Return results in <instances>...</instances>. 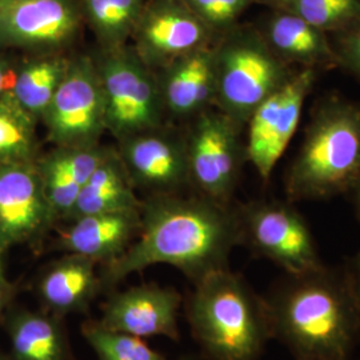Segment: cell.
<instances>
[{
	"instance_id": "obj_1",
	"label": "cell",
	"mask_w": 360,
	"mask_h": 360,
	"mask_svg": "<svg viewBox=\"0 0 360 360\" xmlns=\"http://www.w3.org/2000/svg\"><path fill=\"white\" fill-rule=\"evenodd\" d=\"M242 245L238 208L198 193H156L141 207V229L129 248L99 272L102 292H111L134 272L155 264L181 271L193 283L230 269L232 250Z\"/></svg>"
},
{
	"instance_id": "obj_2",
	"label": "cell",
	"mask_w": 360,
	"mask_h": 360,
	"mask_svg": "<svg viewBox=\"0 0 360 360\" xmlns=\"http://www.w3.org/2000/svg\"><path fill=\"white\" fill-rule=\"evenodd\" d=\"M272 339L296 360H346L360 339V304L346 270L285 274L264 296Z\"/></svg>"
},
{
	"instance_id": "obj_3",
	"label": "cell",
	"mask_w": 360,
	"mask_h": 360,
	"mask_svg": "<svg viewBox=\"0 0 360 360\" xmlns=\"http://www.w3.org/2000/svg\"><path fill=\"white\" fill-rule=\"evenodd\" d=\"M360 178V104L328 95L312 107L303 141L284 174L287 200L351 193Z\"/></svg>"
},
{
	"instance_id": "obj_4",
	"label": "cell",
	"mask_w": 360,
	"mask_h": 360,
	"mask_svg": "<svg viewBox=\"0 0 360 360\" xmlns=\"http://www.w3.org/2000/svg\"><path fill=\"white\" fill-rule=\"evenodd\" d=\"M186 314L210 360H257L272 339L264 296L230 269L193 283Z\"/></svg>"
},
{
	"instance_id": "obj_5",
	"label": "cell",
	"mask_w": 360,
	"mask_h": 360,
	"mask_svg": "<svg viewBox=\"0 0 360 360\" xmlns=\"http://www.w3.org/2000/svg\"><path fill=\"white\" fill-rule=\"evenodd\" d=\"M214 51V107L243 131L257 107L297 71L275 55L257 27H232L219 35Z\"/></svg>"
},
{
	"instance_id": "obj_6",
	"label": "cell",
	"mask_w": 360,
	"mask_h": 360,
	"mask_svg": "<svg viewBox=\"0 0 360 360\" xmlns=\"http://www.w3.org/2000/svg\"><path fill=\"white\" fill-rule=\"evenodd\" d=\"M92 59L103 91L107 131L123 141L160 129L166 110L158 77L134 49H99Z\"/></svg>"
},
{
	"instance_id": "obj_7",
	"label": "cell",
	"mask_w": 360,
	"mask_h": 360,
	"mask_svg": "<svg viewBox=\"0 0 360 360\" xmlns=\"http://www.w3.org/2000/svg\"><path fill=\"white\" fill-rule=\"evenodd\" d=\"M294 205L290 200H257L238 208L242 245L285 274L324 266L309 223Z\"/></svg>"
},
{
	"instance_id": "obj_8",
	"label": "cell",
	"mask_w": 360,
	"mask_h": 360,
	"mask_svg": "<svg viewBox=\"0 0 360 360\" xmlns=\"http://www.w3.org/2000/svg\"><path fill=\"white\" fill-rule=\"evenodd\" d=\"M186 132L190 184L198 193L231 205L242 163L245 160L243 129L211 107L190 120Z\"/></svg>"
},
{
	"instance_id": "obj_9",
	"label": "cell",
	"mask_w": 360,
	"mask_h": 360,
	"mask_svg": "<svg viewBox=\"0 0 360 360\" xmlns=\"http://www.w3.org/2000/svg\"><path fill=\"white\" fill-rule=\"evenodd\" d=\"M55 147H94L107 131L103 91L92 55L71 56L41 122Z\"/></svg>"
},
{
	"instance_id": "obj_10",
	"label": "cell",
	"mask_w": 360,
	"mask_h": 360,
	"mask_svg": "<svg viewBox=\"0 0 360 360\" xmlns=\"http://www.w3.org/2000/svg\"><path fill=\"white\" fill-rule=\"evenodd\" d=\"M319 71L297 70L281 90L257 107L245 124V160L263 181H269L275 167L297 131L306 101L314 90Z\"/></svg>"
},
{
	"instance_id": "obj_11",
	"label": "cell",
	"mask_w": 360,
	"mask_h": 360,
	"mask_svg": "<svg viewBox=\"0 0 360 360\" xmlns=\"http://www.w3.org/2000/svg\"><path fill=\"white\" fill-rule=\"evenodd\" d=\"M84 26L77 0H22L0 7V51L65 52Z\"/></svg>"
},
{
	"instance_id": "obj_12",
	"label": "cell",
	"mask_w": 360,
	"mask_h": 360,
	"mask_svg": "<svg viewBox=\"0 0 360 360\" xmlns=\"http://www.w3.org/2000/svg\"><path fill=\"white\" fill-rule=\"evenodd\" d=\"M218 37L183 0H148L131 47L155 71L181 55L214 44Z\"/></svg>"
},
{
	"instance_id": "obj_13",
	"label": "cell",
	"mask_w": 360,
	"mask_h": 360,
	"mask_svg": "<svg viewBox=\"0 0 360 360\" xmlns=\"http://www.w3.org/2000/svg\"><path fill=\"white\" fill-rule=\"evenodd\" d=\"M55 221L37 162L0 165V255L37 242Z\"/></svg>"
},
{
	"instance_id": "obj_14",
	"label": "cell",
	"mask_w": 360,
	"mask_h": 360,
	"mask_svg": "<svg viewBox=\"0 0 360 360\" xmlns=\"http://www.w3.org/2000/svg\"><path fill=\"white\" fill-rule=\"evenodd\" d=\"M134 187L176 193L190 184L186 134L162 127L119 141V151Z\"/></svg>"
},
{
	"instance_id": "obj_15",
	"label": "cell",
	"mask_w": 360,
	"mask_h": 360,
	"mask_svg": "<svg viewBox=\"0 0 360 360\" xmlns=\"http://www.w3.org/2000/svg\"><path fill=\"white\" fill-rule=\"evenodd\" d=\"M181 295L172 287L141 284L124 291L112 290L103 304L99 323L112 331L139 338L167 336L179 340Z\"/></svg>"
},
{
	"instance_id": "obj_16",
	"label": "cell",
	"mask_w": 360,
	"mask_h": 360,
	"mask_svg": "<svg viewBox=\"0 0 360 360\" xmlns=\"http://www.w3.org/2000/svg\"><path fill=\"white\" fill-rule=\"evenodd\" d=\"M214 44L181 55L159 68L156 77L168 114L178 119L193 120L195 116L214 107Z\"/></svg>"
},
{
	"instance_id": "obj_17",
	"label": "cell",
	"mask_w": 360,
	"mask_h": 360,
	"mask_svg": "<svg viewBox=\"0 0 360 360\" xmlns=\"http://www.w3.org/2000/svg\"><path fill=\"white\" fill-rule=\"evenodd\" d=\"M257 30L275 55L296 70L339 68L331 37L295 13L274 8Z\"/></svg>"
},
{
	"instance_id": "obj_18",
	"label": "cell",
	"mask_w": 360,
	"mask_h": 360,
	"mask_svg": "<svg viewBox=\"0 0 360 360\" xmlns=\"http://www.w3.org/2000/svg\"><path fill=\"white\" fill-rule=\"evenodd\" d=\"M139 229L141 210L87 215L70 220L59 233L58 247L104 266L129 248Z\"/></svg>"
},
{
	"instance_id": "obj_19",
	"label": "cell",
	"mask_w": 360,
	"mask_h": 360,
	"mask_svg": "<svg viewBox=\"0 0 360 360\" xmlns=\"http://www.w3.org/2000/svg\"><path fill=\"white\" fill-rule=\"evenodd\" d=\"M96 266L94 260L74 254L51 263L39 275L35 285L41 309L60 318L86 312L102 292Z\"/></svg>"
},
{
	"instance_id": "obj_20",
	"label": "cell",
	"mask_w": 360,
	"mask_h": 360,
	"mask_svg": "<svg viewBox=\"0 0 360 360\" xmlns=\"http://www.w3.org/2000/svg\"><path fill=\"white\" fill-rule=\"evenodd\" d=\"M11 360H74L60 316L11 304L1 321Z\"/></svg>"
},
{
	"instance_id": "obj_21",
	"label": "cell",
	"mask_w": 360,
	"mask_h": 360,
	"mask_svg": "<svg viewBox=\"0 0 360 360\" xmlns=\"http://www.w3.org/2000/svg\"><path fill=\"white\" fill-rule=\"evenodd\" d=\"M134 188L120 156L112 151L83 184L67 221L95 214L141 210L142 202Z\"/></svg>"
},
{
	"instance_id": "obj_22",
	"label": "cell",
	"mask_w": 360,
	"mask_h": 360,
	"mask_svg": "<svg viewBox=\"0 0 360 360\" xmlns=\"http://www.w3.org/2000/svg\"><path fill=\"white\" fill-rule=\"evenodd\" d=\"M70 63L71 56L60 52L35 55L34 59L19 65L11 94L19 105L38 123L51 103Z\"/></svg>"
},
{
	"instance_id": "obj_23",
	"label": "cell",
	"mask_w": 360,
	"mask_h": 360,
	"mask_svg": "<svg viewBox=\"0 0 360 360\" xmlns=\"http://www.w3.org/2000/svg\"><path fill=\"white\" fill-rule=\"evenodd\" d=\"M84 26L89 27L99 49L129 44L148 0H77Z\"/></svg>"
},
{
	"instance_id": "obj_24",
	"label": "cell",
	"mask_w": 360,
	"mask_h": 360,
	"mask_svg": "<svg viewBox=\"0 0 360 360\" xmlns=\"http://www.w3.org/2000/svg\"><path fill=\"white\" fill-rule=\"evenodd\" d=\"M37 124L11 92L0 98V165L35 162Z\"/></svg>"
},
{
	"instance_id": "obj_25",
	"label": "cell",
	"mask_w": 360,
	"mask_h": 360,
	"mask_svg": "<svg viewBox=\"0 0 360 360\" xmlns=\"http://www.w3.org/2000/svg\"><path fill=\"white\" fill-rule=\"evenodd\" d=\"M279 8L295 13L330 37L360 26V0H288Z\"/></svg>"
},
{
	"instance_id": "obj_26",
	"label": "cell",
	"mask_w": 360,
	"mask_h": 360,
	"mask_svg": "<svg viewBox=\"0 0 360 360\" xmlns=\"http://www.w3.org/2000/svg\"><path fill=\"white\" fill-rule=\"evenodd\" d=\"M82 335L99 360H167L143 338L108 330L96 321L83 323Z\"/></svg>"
},
{
	"instance_id": "obj_27",
	"label": "cell",
	"mask_w": 360,
	"mask_h": 360,
	"mask_svg": "<svg viewBox=\"0 0 360 360\" xmlns=\"http://www.w3.org/2000/svg\"><path fill=\"white\" fill-rule=\"evenodd\" d=\"M37 165L56 221L59 219L67 220L77 202L82 186L72 179L65 168L60 167L49 154L37 162Z\"/></svg>"
},
{
	"instance_id": "obj_28",
	"label": "cell",
	"mask_w": 360,
	"mask_h": 360,
	"mask_svg": "<svg viewBox=\"0 0 360 360\" xmlns=\"http://www.w3.org/2000/svg\"><path fill=\"white\" fill-rule=\"evenodd\" d=\"M210 30L220 35L238 25L254 0H183Z\"/></svg>"
},
{
	"instance_id": "obj_29",
	"label": "cell",
	"mask_w": 360,
	"mask_h": 360,
	"mask_svg": "<svg viewBox=\"0 0 360 360\" xmlns=\"http://www.w3.org/2000/svg\"><path fill=\"white\" fill-rule=\"evenodd\" d=\"M339 70L360 83V26L331 37Z\"/></svg>"
},
{
	"instance_id": "obj_30",
	"label": "cell",
	"mask_w": 360,
	"mask_h": 360,
	"mask_svg": "<svg viewBox=\"0 0 360 360\" xmlns=\"http://www.w3.org/2000/svg\"><path fill=\"white\" fill-rule=\"evenodd\" d=\"M18 68L19 65H15L8 56L0 53V98L13 91Z\"/></svg>"
},
{
	"instance_id": "obj_31",
	"label": "cell",
	"mask_w": 360,
	"mask_h": 360,
	"mask_svg": "<svg viewBox=\"0 0 360 360\" xmlns=\"http://www.w3.org/2000/svg\"><path fill=\"white\" fill-rule=\"evenodd\" d=\"M351 193H352V198H354V205H355L356 215H358L360 223V178L356 181V184L354 186V188L351 190ZM347 271L349 276H351V279H352L354 288H355V292H356L360 304V248L358 254H356V257L352 259V263L349 264Z\"/></svg>"
},
{
	"instance_id": "obj_32",
	"label": "cell",
	"mask_w": 360,
	"mask_h": 360,
	"mask_svg": "<svg viewBox=\"0 0 360 360\" xmlns=\"http://www.w3.org/2000/svg\"><path fill=\"white\" fill-rule=\"evenodd\" d=\"M16 295V287L8 279L0 281V326L7 309L13 303Z\"/></svg>"
},
{
	"instance_id": "obj_33",
	"label": "cell",
	"mask_w": 360,
	"mask_h": 360,
	"mask_svg": "<svg viewBox=\"0 0 360 360\" xmlns=\"http://www.w3.org/2000/svg\"><path fill=\"white\" fill-rule=\"evenodd\" d=\"M266 4H269L271 7H274V8H279V7H282L285 1H288V0H263Z\"/></svg>"
},
{
	"instance_id": "obj_34",
	"label": "cell",
	"mask_w": 360,
	"mask_h": 360,
	"mask_svg": "<svg viewBox=\"0 0 360 360\" xmlns=\"http://www.w3.org/2000/svg\"><path fill=\"white\" fill-rule=\"evenodd\" d=\"M22 0H0V7H7V6H11L15 3H19Z\"/></svg>"
},
{
	"instance_id": "obj_35",
	"label": "cell",
	"mask_w": 360,
	"mask_h": 360,
	"mask_svg": "<svg viewBox=\"0 0 360 360\" xmlns=\"http://www.w3.org/2000/svg\"><path fill=\"white\" fill-rule=\"evenodd\" d=\"M0 360H11V358H10L8 354H6V352H3V351L0 349Z\"/></svg>"
},
{
	"instance_id": "obj_36",
	"label": "cell",
	"mask_w": 360,
	"mask_h": 360,
	"mask_svg": "<svg viewBox=\"0 0 360 360\" xmlns=\"http://www.w3.org/2000/svg\"><path fill=\"white\" fill-rule=\"evenodd\" d=\"M346 360H351V359H346ZM356 360H360V359H356Z\"/></svg>"
}]
</instances>
